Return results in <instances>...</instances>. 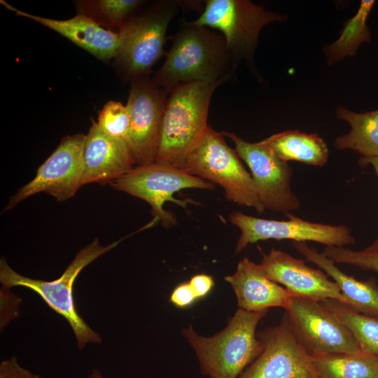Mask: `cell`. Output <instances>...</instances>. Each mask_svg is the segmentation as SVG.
Instances as JSON below:
<instances>
[{"label":"cell","mask_w":378,"mask_h":378,"mask_svg":"<svg viewBox=\"0 0 378 378\" xmlns=\"http://www.w3.org/2000/svg\"><path fill=\"white\" fill-rule=\"evenodd\" d=\"M257 337L262 350L238 378H320L312 355L296 337L286 313L278 325Z\"/></svg>","instance_id":"cell-13"},{"label":"cell","mask_w":378,"mask_h":378,"mask_svg":"<svg viewBox=\"0 0 378 378\" xmlns=\"http://www.w3.org/2000/svg\"><path fill=\"white\" fill-rule=\"evenodd\" d=\"M286 214L288 217V220L264 219L239 211L232 212L230 220L241 232L235 251L240 253L248 244L267 239H289L298 242L309 241L336 247H344L356 241L351 229L344 225L313 223L288 213Z\"/></svg>","instance_id":"cell-10"},{"label":"cell","mask_w":378,"mask_h":378,"mask_svg":"<svg viewBox=\"0 0 378 378\" xmlns=\"http://www.w3.org/2000/svg\"><path fill=\"white\" fill-rule=\"evenodd\" d=\"M281 250L272 248L259 264L265 274L295 297L317 301L335 300L346 304L338 285L321 270Z\"/></svg>","instance_id":"cell-15"},{"label":"cell","mask_w":378,"mask_h":378,"mask_svg":"<svg viewBox=\"0 0 378 378\" xmlns=\"http://www.w3.org/2000/svg\"><path fill=\"white\" fill-rule=\"evenodd\" d=\"M286 314L311 355L361 351L348 328L321 301L293 296Z\"/></svg>","instance_id":"cell-14"},{"label":"cell","mask_w":378,"mask_h":378,"mask_svg":"<svg viewBox=\"0 0 378 378\" xmlns=\"http://www.w3.org/2000/svg\"><path fill=\"white\" fill-rule=\"evenodd\" d=\"M267 313L238 309L226 327L211 337L198 335L192 326L183 329L202 374L209 378H238L262 350L256 328Z\"/></svg>","instance_id":"cell-2"},{"label":"cell","mask_w":378,"mask_h":378,"mask_svg":"<svg viewBox=\"0 0 378 378\" xmlns=\"http://www.w3.org/2000/svg\"><path fill=\"white\" fill-rule=\"evenodd\" d=\"M335 114L349 124L351 130L335 138L334 146L338 150H354L360 155V159L378 158V109L360 113L339 106Z\"/></svg>","instance_id":"cell-21"},{"label":"cell","mask_w":378,"mask_h":378,"mask_svg":"<svg viewBox=\"0 0 378 378\" xmlns=\"http://www.w3.org/2000/svg\"><path fill=\"white\" fill-rule=\"evenodd\" d=\"M111 185L118 190L148 203L155 221L161 220L165 226H171L176 222L174 216L163 209L167 202H178L173 197L175 192L188 188H214V183L192 176L181 168L155 162L134 167Z\"/></svg>","instance_id":"cell-11"},{"label":"cell","mask_w":378,"mask_h":378,"mask_svg":"<svg viewBox=\"0 0 378 378\" xmlns=\"http://www.w3.org/2000/svg\"><path fill=\"white\" fill-rule=\"evenodd\" d=\"M320 378H378V356L360 351L312 355Z\"/></svg>","instance_id":"cell-22"},{"label":"cell","mask_w":378,"mask_h":378,"mask_svg":"<svg viewBox=\"0 0 378 378\" xmlns=\"http://www.w3.org/2000/svg\"><path fill=\"white\" fill-rule=\"evenodd\" d=\"M321 253L335 263L347 264L364 270L378 272V239L360 251L345 247L326 246Z\"/></svg>","instance_id":"cell-26"},{"label":"cell","mask_w":378,"mask_h":378,"mask_svg":"<svg viewBox=\"0 0 378 378\" xmlns=\"http://www.w3.org/2000/svg\"><path fill=\"white\" fill-rule=\"evenodd\" d=\"M221 85L192 82L171 91L160 125L155 162L182 168L209 126L211 97Z\"/></svg>","instance_id":"cell-3"},{"label":"cell","mask_w":378,"mask_h":378,"mask_svg":"<svg viewBox=\"0 0 378 378\" xmlns=\"http://www.w3.org/2000/svg\"><path fill=\"white\" fill-rule=\"evenodd\" d=\"M97 122L108 134L125 140L130 129V115L126 106L116 101L108 102L99 111Z\"/></svg>","instance_id":"cell-27"},{"label":"cell","mask_w":378,"mask_h":378,"mask_svg":"<svg viewBox=\"0 0 378 378\" xmlns=\"http://www.w3.org/2000/svg\"><path fill=\"white\" fill-rule=\"evenodd\" d=\"M0 378H41L21 367L15 356L3 360L0 364Z\"/></svg>","instance_id":"cell-29"},{"label":"cell","mask_w":378,"mask_h":378,"mask_svg":"<svg viewBox=\"0 0 378 378\" xmlns=\"http://www.w3.org/2000/svg\"><path fill=\"white\" fill-rule=\"evenodd\" d=\"M187 173L220 186L228 201L251 207L261 214L260 203L251 175L221 132L208 126L202 138L186 158L181 168Z\"/></svg>","instance_id":"cell-6"},{"label":"cell","mask_w":378,"mask_h":378,"mask_svg":"<svg viewBox=\"0 0 378 378\" xmlns=\"http://www.w3.org/2000/svg\"><path fill=\"white\" fill-rule=\"evenodd\" d=\"M83 162V186L111 183L130 172L135 164L126 141L104 132L94 119L86 134Z\"/></svg>","instance_id":"cell-16"},{"label":"cell","mask_w":378,"mask_h":378,"mask_svg":"<svg viewBox=\"0 0 378 378\" xmlns=\"http://www.w3.org/2000/svg\"><path fill=\"white\" fill-rule=\"evenodd\" d=\"M189 284L195 292L197 299L206 296L214 286L211 276L206 274H198L192 276Z\"/></svg>","instance_id":"cell-31"},{"label":"cell","mask_w":378,"mask_h":378,"mask_svg":"<svg viewBox=\"0 0 378 378\" xmlns=\"http://www.w3.org/2000/svg\"><path fill=\"white\" fill-rule=\"evenodd\" d=\"M360 163L361 165L370 164L373 167L374 172L378 176V158L377 157L369 158L366 159H360Z\"/></svg>","instance_id":"cell-32"},{"label":"cell","mask_w":378,"mask_h":378,"mask_svg":"<svg viewBox=\"0 0 378 378\" xmlns=\"http://www.w3.org/2000/svg\"><path fill=\"white\" fill-rule=\"evenodd\" d=\"M262 141L286 162L297 161L321 167L328 160V146L317 134L287 130L274 134Z\"/></svg>","instance_id":"cell-20"},{"label":"cell","mask_w":378,"mask_h":378,"mask_svg":"<svg viewBox=\"0 0 378 378\" xmlns=\"http://www.w3.org/2000/svg\"><path fill=\"white\" fill-rule=\"evenodd\" d=\"M171 40L164 63L152 77L168 94L181 84H223L232 78L237 67L222 34L183 19Z\"/></svg>","instance_id":"cell-1"},{"label":"cell","mask_w":378,"mask_h":378,"mask_svg":"<svg viewBox=\"0 0 378 378\" xmlns=\"http://www.w3.org/2000/svg\"><path fill=\"white\" fill-rule=\"evenodd\" d=\"M198 300L189 283H182L173 290L170 295V302L178 308L191 306Z\"/></svg>","instance_id":"cell-30"},{"label":"cell","mask_w":378,"mask_h":378,"mask_svg":"<svg viewBox=\"0 0 378 378\" xmlns=\"http://www.w3.org/2000/svg\"><path fill=\"white\" fill-rule=\"evenodd\" d=\"M234 144V150L248 167L257 196L265 208L287 214L300 207L291 188L293 169L262 141L251 143L237 134L222 132Z\"/></svg>","instance_id":"cell-8"},{"label":"cell","mask_w":378,"mask_h":378,"mask_svg":"<svg viewBox=\"0 0 378 378\" xmlns=\"http://www.w3.org/2000/svg\"><path fill=\"white\" fill-rule=\"evenodd\" d=\"M292 244L306 261L318 267L338 285L345 304L359 313L378 318V286L374 279L359 281L341 271L332 260L306 242L292 241Z\"/></svg>","instance_id":"cell-19"},{"label":"cell","mask_w":378,"mask_h":378,"mask_svg":"<svg viewBox=\"0 0 378 378\" xmlns=\"http://www.w3.org/2000/svg\"><path fill=\"white\" fill-rule=\"evenodd\" d=\"M120 241L104 246L98 239H94L77 253L61 276L53 281L23 276L13 270L2 257L0 282L8 288L25 287L39 295L50 308L67 320L75 335L78 348L81 350L89 343H101L102 338L78 314L73 298L74 283L85 267L115 247Z\"/></svg>","instance_id":"cell-5"},{"label":"cell","mask_w":378,"mask_h":378,"mask_svg":"<svg viewBox=\"0 0 378 378\" xmlns=\"http://www.w3.org/2000/svg\"><path fill=\"white\" fill-rule=\"evenodd\" d=\"M195 24L219 30L233 62H245L254 71V54L262 28L286 16L267 10L248 0H207Z\"/></svg>","instance_id":"cell-7"},{"label":"cell","mask_w":378,"mask_h":378,"mask_svg":"<svg viewBox=\"0 0 378 378\" xmlns=\"http://www.w3.org/2000/svg\"><path fill=\"white\" fill-rule=\"evenodd\" d=\"M234 290L239 309L248 312L268 311L271 307L288 308L293 295L269 279L259 264L242 258L235 272L225 277Z\"/></svg>","instance_id":"cell-18"},{"label":"cell","mask_w":378,"mask_h":378,"mask_svg":"<svg viewBox=\"0 0 378 378\" xmlns=\"http://www.w3.org/2000/svg\"><path fill=\"white\" fill-rule=\"evenodd\" d=\"M88 378H104L101 372L95 368H93L89 372Z\"/></svg>","instance_id":"cell-33"},{"label":"cell","mask_w":378,"mask_h":378,"mask_svg":"<svg viewBox=\"0 0 378 378\" xmlns=\"http://www.w3.org/2000/svg\"><path fill=\"white\" fill-rule=\"evenodd\" d=\"M86 134L63 137L46 161L38 168L34 178L20 188L10 198L4 211L39 192H46L57 202L72 197L83 186V152Z\"/></svg>","instance_id":"cell-9"},{"label":"cell","mask_w":378,"mask_h":378,"mask_svg":"<svg viewBox=\"0 0 378 378\" xmlns=\"http://www.w3.org/2000/svg\"><path fill=\"white\" fill-rule=\"evenodd\" d=\"M0 2L16 15L53 30L102 62H108L115 57L119 46L118 33L101 27L85 15L77 14L66 20L52 19L19 10L4 0Z\"/></svg>","instance_id":"cell-17"},{"label":"cell","mask_w":378,"mask_h":378,"mask_svg":"<svg viewBox=\"0 0 378 378\" xmlns=\"http://www.w3.org/2000/svg\"><path fill=\"white\" fill-rule=\"evenodd\" d=\"M321 302L348 328L361 351L378 356V318L359 313L335 300Z\"/></svg>","instance_id":"cell-25"},{"label":"cell","mask_w":378,"mask_h":378,"mask_svg":"<svg viewBox=\"0 0 378 378\" xmlns=\"http://www.w3.org/2000/svg\"><path fill=\"white\" fill-rule=\"evenodd\" d=\"M374 4L373 0L361 1L354 16L344 22L340 37L323 47L328 65L355 55L362 43L370 42L371 34L366 22Z\"/></svg>","instance_id":"cell-23"},{"label":"cell","mask_w":378,"mask_h":378,"mask_svg":"<svg viewBox=\"0 0 378 378\" xmlns=\"http://www.w3.org/2000/svg\"><path fill=\"white\" fill-rule=\"evenodd\" d=\"M126 107L130 129L125 139L135 164L155 162L162 116L169 94L150 75L130 82Z\"/></svg>","instance_id":"cell-12"},{"label":"cell","mask_w":378,"mask_h":378,"mask_svg":"<svg viewBox=\"0 0 378 378\" xmlns=\"http://www.w3.org/2000/svg\"><path fill=\"white\" fill-rule=\"evenodd\" d=\"M184 1L159 0L130 18L118 31L119 46L114 63L127 81L150 75L164 55L167 30Z\"/></svg>","instance_id":"cell-4"},{"label":"cell","mask_w":378,"mask_h":378,"mask_svg":"<svg viewBox=\"0 0 378 378\" xmlns=\"http://www.w3.org/2000/svg\"><path fill=\"white\" fill-rule=\"evenodd\" d=\"M10 288L7 286H1L0 289L1 331H2L11 321L18 318L20 315L22 299L20 296L10 291Z\"/></svg>","instance_id":"cell-28"},{"label":"cell","mask_w":378,"mask_h":378,"mask_svg":"<svg viewBox=\"0 0 378 378\" xmlns=\"http://www.w3.org/2000/svg\"><path fill=\"white\" fill-rule=\"evenodd\" d=\"M77 14L85 15L101 27L118 33L120 29L147 4L143 0H78Z\"/></svg>","instance_id":"cell-24"}]
</instances>
